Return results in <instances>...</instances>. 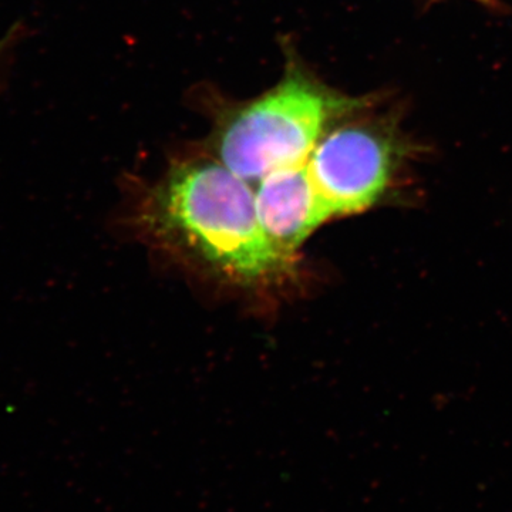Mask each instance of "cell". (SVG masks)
<instances>
[{"label":"cell","instance_id":"1","mask_svg":"<svg viewBox=\"0 0 512 512\" xmlns=\"http://www.w3.org/2000/svg\"><path fill=\"white\" fill-rule=\"evenodd\" d=\"M138 221L158 244L239 285L274 281L295 262L266 235L251 184L221 161L175 168Z\"/></svg>","mask_w":512,"mask_h":512},{"label":"cell","instance_id":"2","mask_svg":"<svg viewBox=\"0 0 512 512\" xmlns=\"http://www.w3.org/2000/svg\"><path fill=\"white\" fill-rule=\"evenodd\" d=\"M340 104L306 80L289 79L229 123L218 144L220 161L254 185L275 171L306 164Z\"/></svg>","mask_w":512,"mask_h":512},{"label":"cell","instance_id":"3","mask_svg":"<svg viewBox=\"0 0 512 512\" xmlns=\"http://www.w3.org/2000/svg\"><path fill=\"white\" fill-rule=\"evenodd\" d=\"M402 157L396 138L369 126L338 128L319 140L306 170L329 221L379 204Z\"/></svg>","mask_w":512,"mask_h":512},{"label":"cell","instance_id":"4","mask_svg":"<svg viewBox=\"0 0 512 512\" xmlns=\"http://www.w3.org/2000/svg\"><path fill=\"white\" fill-rule=\"evenodd\" d=\"M255 197L266 235L293 261L303 242L329 221L306 164L266 175L256 184Z\"/></svg>","mask_w":512,"mask_h":512},{"label":"cell","instance_id":"5","mask_svg":"<svg viewBox=\"0 0 512 512\" xmlns=\"http://www.w3.org/2000/svg\"><path fill=\"white\" fill-rule=\"evenodd\" d=\"M10 39H12V37L8 36L6 37L5 40H2V42H0V57H2L3 52H5L6 46H8V42Z\"/></svg>","mask_w":512,"mask_h":512},{"label":"cell","instance_id":"6","mask_svg":"<svg viewBox=\"0 0 512 512\" xmlns=\"http://www.w3.org/2000/svg\"><path fill=\"white\" fill-rule=\"evenodd\" d=\"M477 2L483 3V5L487 6L497 5V2H495V0H477Z\"/></svg>","mask_w":512,"mask_h":512}]
</instances>
